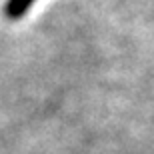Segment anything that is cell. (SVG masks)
Listing matches in <instances>:
<instances>
[{
	"label": "cell",
	"instance_id": "cell-1",
	"mask_svg": "<svg viewBox=\"0 0 154 154\" xmlns=\"http://www.w3.org/2000/svg\"><path fill=\"white\" fill-rule=\"evenodd\" d=\"M34 2H36V0H6L2 12H4L6 18L18 20V18H22L24 14L28 12V8L34 4Z\"/></svg>",
	"mask_w": 154,
	"mask_h": 154
}]
</instances>
